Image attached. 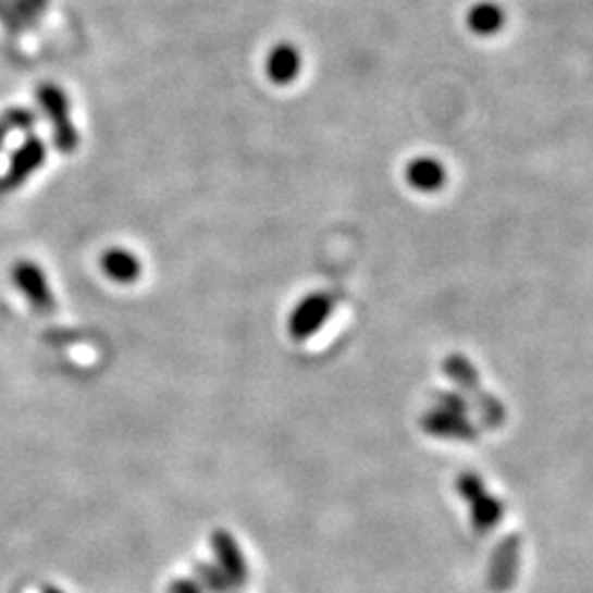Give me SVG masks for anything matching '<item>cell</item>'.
I'll list each match as a JSON object with an SVG mask.
<instances>
[{
  "instance_id": "cell-1",
  "label": "cell",
  "mask_w": 593,
  "mask_h": 593,
  "mask_svg": "<svg viewBox=\"0 0 593 593\" xmlns=\"http://www.w3.org/2000/svg\"><path fill=\"white\" fill-rule=\"evenodd\" d=\"M38 101H40V108L47 114L49 124L53 128L55 148L64 155L75 152L79 146V133L73 124L71 103H69L64 88H60L53 82H45L38 86Z\"/></svg>"
},
{
  "instance_id": "cell-2",
  "label": "cell",
  "mask_w": 593,
  "mask_h": 593,
  "mask_svg": "<svg viewBox=\"0 0 593 593\" xmlns=\"http://www.w3.org/2000/svg\"><path fill=\"white\" fill-rule=\"evenodd\" d=\"M47 163V146L40 137H27L18 148L16 152L12 155V161H10V168L3 176V181H0V187L3 189H16L21 187L23 183H27L42 165Z\"/></svg>"
},
{
  "instance_id": "cell-3",
  "label": "cell",
  "mask_w": 593,
  "mask_h": 593,
  "mask_svg": "<svg viewBox=\"0 0 593 593\" xmlns=\"http://www.w3.org/2000/svg\"><path fill=\"white\" fill-rule=\"evenodd\" d=\"M14 284L25 295V299L38 310V312H51L55 308V297L49 286L47 273L32 260H21L12 269Z\"/></svg>"
},
{
  "instance_id": "cell-4",
  "label": "cell",
  "mask_w": 593,
  "mask_h": 593,
  "mask_svg": "<svg viewBox=\"0 0 593 593\" xmlns=\"http://www.w3.org/2000/svg\"><path fill=\"white\" fill-rule=\"evenodd\" d=\"M332 308H334V301L325 293H312V295L304 297L295 306V310H293V314L288 319L291 336L297 338V341H304V338L312 336L328 321Z\"/></svg>"
},
{
  "instance_id": "cell-5",
  "label": "cell",
  "mask_w": 593,
  "mask_h": 593,
  "mask_svg": "<svg viewBox=\"0 0 593 593\" xmlns=\"http://www.w3.org/2000/svg\"><path fill=\"white\" fill-rule=\"evenodd\" d=\"M101 271L116 284H135L139 282L144 267L133 251L112 247L101 256Z\"/></svg>"
},
{
  "instance_id": "cell-6",
  "label": "cell",
  "mask_w": 593,
  "mask_h": 593,
  "mask_svg": "<svg viewBox=\"0 0 593 593\" xmlns=\"http://www.w3.org/2000/svg\"><path fill=\"white\" fill-rule=\"evenodd\" d=\"M301 71V55L297 51V47L282 42L277 47H273L267 55V75L271 82H275L277 86H286L291 84Z\"/></svg>"
},
{
  "instance_id": "cell-7",
  "label": "cell",
  "mask_w": 593,
  "mask_h": 593,
  "mask_svg": "<svg viewBox=\"0 0 593 593\" xmlns=\"http://www.w3.org/2000/svg\"><path fill=\"white\" fill-rule=\"evenodd\" d=\"M407 181L420 192H435L444 183V168L435 159H416L407 168Z\"/></svg>"
},
{
  "instance_id": "cell-8",
  "label": "cell",
  "mask_w": 593,
  "mask_h": 593,
  "mask_svg": "<svg viewBox=\"0 0 593 593\" xmlns=\"http://www.w3.org/2000/svg\"><path fill=\"white\" fill-rule=\"evenodd\" d=\"M468 25H470V29L474 34L491 36L504 25V12L499 8H495V5H491V3L478 5L468 16Z\"/></svg>"
},
{
  "instance_id": "cell-9",
  "label": "cell",
  "mask_w": 593,
  "mask_h": 593,
  "mask_svg": "<svg viewBox=\"0 0 593 593\" xmlns=\"http://www.w3.org/2000/svg\"><path fill=\"white\" fill-rule=\"evenodd\" d=\"M34 126V114L29 110L23 108H14L5 114H0V148H3L5 139L16 133V131H25Z\"/></svg>"
},
{
  "instance_id": "cell-10",
  "label": "cell",
  "mask_w": 593,
  "mask_h": 593,
  "mask_svg": "<svg viewBox=\"0 0 593 593\" xmlns=\"http://www.w3.org/2000/svg\"><path fill=\"white\" fill-rule=\"evenodd\" d=\"M34 3H36L38 8H42V5H47V0H34Z\"/></svg>"
}]
</instances>
